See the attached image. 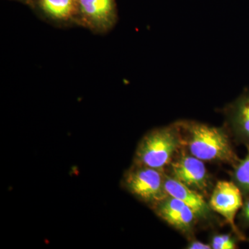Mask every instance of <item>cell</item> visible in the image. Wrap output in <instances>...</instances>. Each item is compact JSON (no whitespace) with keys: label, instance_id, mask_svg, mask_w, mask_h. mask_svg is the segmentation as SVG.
<instances>
[{"label":"cell","instance_id":"cell-1","mask_svg":"<svg viewBox=\"0 0 249 249\" xmlns=\"http://www.w3.org/2000/svg\"><path fill=\"white\" fill-rule=\"evenodd\" d=\"M176 123L183 149L188 153L204 161L228 163L232 167L240 161L225 127H214L193 121Z\"/></svg>","mask_w":249,"mask_h":249},{"label":"cell","instance_id":"cell-2","mask_svg":"<svg viewBox=\"0 0 249 249\" xmlns=\"http://www.w3.org/2000/svg\"><path fill=\"white\" fill-rule=\"evenodd\" d=\"M183 148L177 123L147 132L139 142L133 163L163 170Z\"/></svg>","mask_w":249,"mask_h":249},{"label":"cell","instance_id":"cell-3","mask_svg":"<svg viewBox=\"0 0 249 249\" xmlns=\"http://www.w3.org/2000/svg\"><path fill=\"white\" fill-rule=\"evenodd\" d=\"M165 171L132 163L124 172L121 186L139 201L152 208L168 196L165 191Z\"/></svg>","mask_w":249,"mask_h":249},{"label":"cell","instance_id":"cell-4","mask_svg":"<svg viewBox=\"0 0 249 249\" xmlns=\"http://www.w3.org/2000/svg\"><path fill=\"white\" fill-rule=\"evenodd\" d=\"M165 172L171 178L204 196L212 188L211 178L204 160L191 155L183 148Z\"/></svg>","mask_w":249,"mask_h":249},{"label":"cell","instance_id":"cell-5","mask_svg":"<svg viewBox=\"0 0 249 249\" xmlns=\"http://www.w3.org/2000/svg\"><path fill=\"white\" fill-rule=\"evenodd\" d=\"M78 23L98 35L112 30L118 21L116 0H78Z\"/></svg>","mask_w":249,"mask_h":249},{"label":"cell","instance_id":"cell-6","mask_svg":"<svg viewBox=\"0 0 249 249\" xmlns=\"http://www.w3.org/2000/svg\"><path fill=\"white\" fill-rule=\"evenodd\" d=\"M243 199L242 191L233 181H220L214 186L209 201L213 211L226 219L241 240L246 238L236 226L235 219L243 205Z\"/></svg>","mask_w":249,"mask_h":249},{"label":"cell","instance_id":"cell-7","mask_svg":"<svg viewBox=\"0 0 249 249\" xmlns=\"http://www.w3.org/2000/svg\"><path fill=\"white\" fill-rule=\"evenodd\" d=\"M30 6L42 19L55 27H79L78 0H33Z\"/></svg>","mask_w":249,"mask_h":249},{"label":"cell","instance_id":"cell-8","mask_svg":"<svg viewBox=\"0 0 249 249\" xmlns=\"http://www.w3.org/2000/svg\"><path fill=\"white\" fill-rule=\"evenodd\" d=\"M152 209L159 217L186 235L191 236L198 222L196 214L186 204L170 195Z\"/></svg>","mask_w":249,"mask_h":249},{"label":"cell","instance_id":"cell-9","mask_svg":"<svg viewBox=\"0 0 249 249\" xmlns=\"http://www.w3.org/2000/svg\"><path fill=\"white\" fill-rule=\"evenodd\" d=\"M225 127L236 142L245 145L249 152V90L224 109Z\"/></svg>","mask_w":249,"mask_h":249},{"label":"cell","instance_id":"cell-10","mask_svg":"<svg viewBox=\"0 0 249 249\" xmlns=\"http://www.w3.org/2000/svg\"><path fill=\"white\" fill-rule=\"evenodd\" d=\"M164 186L168 195L183 201L193 211L198 222H210L213 220L214 211L203 195L185 186L166 173Z\"/></svg>","mask_w":249,"mask_h":249},{"label":"cell","instance_id":"cell-11","mask_svg":"<svg viewBox=\"0 0 249 249\" xmlns=\"http://www.w3.org/2000/svg\"><path fill=\"white\" fill-rule=\"evenodd\" d=\"M232 181L242 191L244 197L249 196V152L244 160L233 167Z\"/></svg>","mask_w":249,"mask_h":249},{"label":"cell","instance_id":"cell-12","mask_svg":"<svg viewBox=\"0 0 249 249\" xmlns=\"http://www.w3.org/2000/svg\"><path fill=\"white\" fill-rule=\"evenodd\" d=\"M241 240L237 235L231 234H214L212 236L210 245L213 249H235L237 242Z\"/></svg>","mask_w":249,"mask_h":249},{"label":"cell","instance_id":"cell-13","mask_svg":"<svg viewBox=\"0 0 249 249\" xmlns=\"http://www.w3.org/2000/svg\"><path fill=\"white\" fill-rule=\"evenodd\" d=\"M238 215L239 223L242 228H249V196H245Z\"/></svg>","mask_w":249,"mask_h":249},{"label":"cell","instance_id":"cell-14","mask_svg":"<svg viewBox=\"0 0 249 249\" xmlns=\"http://www.w3.org/2000/svg\"><path fill=\"white\" fill-rule=\"evenodd\" d=\"M188 249H211V246L210 244H205L199 240H192L186 246Z\"/></svg>","mask_w":249,"mask_h":249},{"label":"cell","instance_id":"cell-15","mask_svg":"<svg viewBox=\"0 0 249 249\" xmlns=\"http://www.w3.org/2000/svg\"><path fill=\"white\" fill-rule=\"evenodd\" d=\"M19 1H25L27 4L31 5L32 3L33 0H19Z\"/></svg>","mask_w":249,"mask_h":249}]
</instances>
